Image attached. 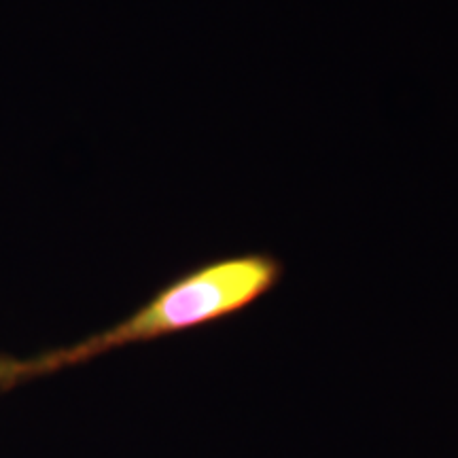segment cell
<instances>
[{
	"instance_id": "cell-2",
	"label": "cell",
	"mask_w": 458,
	"mask_h": 458,
	"mask_svg": "<svg viewBox=\"0 0 458 458\" xmlns=\"http://www.w3.org/2000/svg\"><path fill=\"white\" fill-rule=\"evenodd\" d=\"M41 377L38 371V359H15L0 354V391H9L21 382Z\"/></svg>"
},
{
	"instance_id": "cell-1",
	"label": "cell",
	"mask_w": 458,
	"mask_h": 458,
	"mask_svg": "<svg viewBox=\"0 0 458 458\" xmlns=\"http://www.w3.org/2000/svg\"><path fill=\"white\" fill-rule=\"evenodd\" d=\"M283 261L270 253H244L206 261L165 284L122 323L72 346L38 354V371L49 376L131 344L156 342L236 317L270 293L283 278Z\"/></svg>"
}]
</instances>
